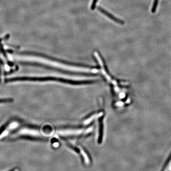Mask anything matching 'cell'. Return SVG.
<instances>
[{
	"label": "cell",
	"mask_w": 171,
	"mask_h": 171,
	"mask_svg": "<svg viewBox=\"0 0 171 171\" xmlns=\"http://www.w3.org/2000/svg\"><path fill=\"white\" fill-rule=\"evenodd\" d=\"M13 101L12 98H2L0 99V103H7L8 102H12Z\"/></svg>",
	"instance_id": "52a82bcc"
},
{
	"label": "cell",
	"mask_w": 171,
	"mask_h": 171,
	"mask_svg": "<svg viewBox=\"0 0 171 171\" xmlns=\"http://www.w3.org/2000/svg\"><path fill=\"white\" fill-rule=\"evenodd\" d=\"M7 126V124H5V125H3V126H2L1 127H0V135H1L2 133L5 130Z\"/></svg>",
	"instance_id": "9c48e42d"
},
{
	"label": "cell",
	"mask_w": 171,
	"mask_h": 171,
	"mask_svg": "<svg viewBox=\"0 0 171 171\" xmlns=\"http://www.w3.org/2000/svg\"><path fill=\"white\" fill-rule=\"evenodd\" d=\"M81 154H82L83 157L84 158L85 162H86V164H88L89 162V158H88V155H86V153L85 151H84L83 150H82V149H81Z\"/></svg>",
	"instance_id": "5b68a950"
},
{
	"label": "cell",
	"mask_w": 171,
	"mask_h": 171,
	"mask_svg": "<svg viewBox=\"0 0 171 171\" xmlns=\"http://www.w3.org/2000/svg\"><path fill=\"white\" fill-rule=\"evenodd\" d=\"M98 0H93V1L92 2V5L91 6V9L93 10L95 9V7H96V3H97V2H98Z\"/></svg>",
	"instance_id": "ba28073f"
},
{
	"label": "cell",
	"mask_w": 171,
	"mask_h": 171,
	"mask_svg": "<svg viewBox=\"0 0 171 171\" xmlns=\"http://www.w3.org/2000/svg\"><path fill=\"white\" fill-rule=\"evenodd\" d=\"M95 55L96 56V57L97 58V60H98V62L100 63V66H101V69H102V73L104 75V76H105V78H107V80L111 82L114 85V86H115V90L116 91L117 93H119L120 92V89L119 88V87L117 86V82L115 81H112L111 79V78L109 76H108V74H107V72H105V69H104V65H103V63L102 61L101 60V58L100 57V55H98V53L97 52H95L94 53Z\"/></svg>",
	"instance_id": "6da1fadb"
},
{
	"label": "cell",
	"mask_w": 171,
	"mask_h": 171,
	"mask_svg": "<svg viewBox=\"0 0 171 171\" xmlns=\"http://www.w3.org/2000/svg\"><path fill=\"white\" fill-rule=\"evenodd\" d=\"M98 9L100 10V12H101V13H103L105 15V16L108 17L109 18L111 19L112 20L114 21V22H117V24H121V25L124 24V21L121 20L120 19H118L117 18L115 17V16H113L112 15L108 12L106 10H105L104 9H102V8H101L100 7L98 8Z\"/></svg>",
	"instance_id": "3957f363"
},
{
	"label": "cell",
	"mask_w": 171,
	"mask_h": 171,
	"mask_svg": "<svg viewBox=\"0 0 171 171\" xmlns=\"http://www.w3.org/2000/svg\"><path fill=\"white\" fill-rule=\"evenodd\" d=\"M158 1L159 0H155L154 5H153V6L152 7V13H155L156 10H157V5H158Z\"/></svg>",
	"instance_id": "8992f818"
},
{
	"label": "cell",
	"mask_w": 171,
	"mask_h": 171,
	"mask_svg": "<svg viewBox=\"0 0 171 171\" xmlns=\"http://www.w3.org/2000/svg\"><path fill=\"white\" fill-rule=\"evenodd\" d=\"M16 170V168H13V169H12L10 170V171H15V170Z\"/></svg>",
	"instance_id": "30bf717a"
},
{
	"label": "cell",
	"mask_w": 171,
	"mask_h": 171,
	"mask_svg": "<svg viewBox=\"0 0 171 171\" xmlns=\"http://www.w3.org/2000/svg\"><path fill=\"white\" fill-rule=\"evenodd\" d=\"M102 115V113H99V114H95V115H93L92 117H91L89 119H87V120H86V121H85V122H84V124H89L90 122H91V121L94 120V119H96V118H98V117H101Z\"/></svg>",
	"instance_id": "277c9868"
},
{
	"label": "cell",
	"mask_w": 171,
	"mask_h": 171,
	"mask_svg": "<svg viewBox=\"0 0 171 171\" xmlns=\"http://www.w3.org/2000/svg\"><path fill=\"white\" fill-rule=\"evenodd\" d=\"M92 128H89L88 130L84 129H77V130H63L58 132V134L62 136H69V135H78L83 133H87L92 130Z\"/></svg>",
	"instance_id": "7a4b0ae2"
}]
</instances>
